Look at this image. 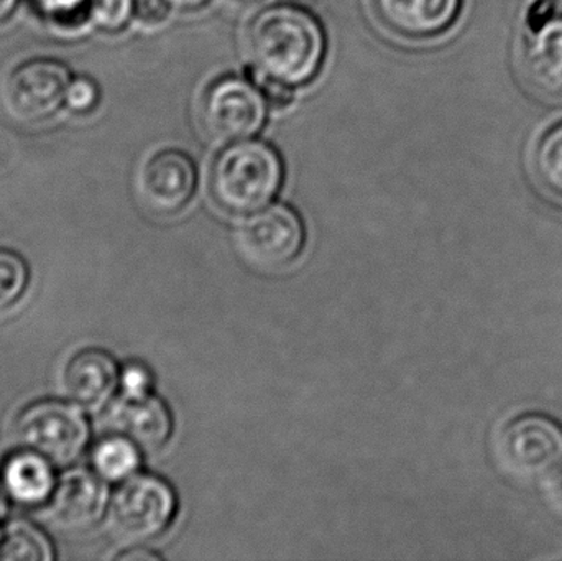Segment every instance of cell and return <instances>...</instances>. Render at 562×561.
<instances>
[{"label": "cell", "mask_w": 562, "mask_h": 561, "mask_svg": "<svg viewBox=\"0 0 562 561\" xmlns=\"http://www.w3.org/2000/svg\"><path fill=\"white\" fill-rule=\"evenodd\" d=\"M380 20L396 35L409 40L435 38L448 32L462 0H373Z\"/></svg>", "instance_id": "13"}, {"label": "cell", "mask_w": 562, "mask_h": 561, "mask_svg": "<svg viewBox=\"0 0 562 561\" xmlns=\"http://www.w3.org/2000/svg\"><path fill=\"white\" fill-rule=\"evenodd\" d=\"M544 497H547L548 506L562 519V464L550 478L544 480Z\"/></svg>", "instance_id": "25"}, {"label": "cell", "mask_w": 562, "mask_h": 561, "mask_svg": "<svg viewBox=\"0 0 562 561\" xmlns=\"http://www.w3.org/2000/svg\"><path fill=\"white\" fill-rule=\"evenodd\" d=\"M198 187V170L190 155L177 148H161L142 164L137 190L142 203L158 216L183 211Z\"/></svg>", "instance_id": "9"}, {"label": "cell", "mask_w": 562, "mask_h": 561, "mask_svg": "<svg viewBox=\"0 0 562 561\" xmlns=\"http://www.w3.org/2000/svg\"><path fill=\"white\" fill-rule=\"evenodd\" d=\"M32 2L48 19L71 25L75 20L81 19L89 12L91 0H32Z\"/></svg>", "instance_id": "21"}, {"label": "cell", "mask_w": 562, "mask_h": 561, "mask_svg": "<svg viewBox=\"0 0 562 561\" xmlns=\"http://www.w3.org/2000/svg\"><path fill=\"white\" fill-rule=\"evenodd\" d=\"M69 69L53 58L19 63L3 82V105L15 121L40 124L61 109L68 94Z\"/></svg>", "instance_id": "8"}, {"label": "cell", "mask_w": 562, "mask_h": 561, "mask_svg": "<svg viewBox=\"0 0 562 561\" xmlns=\"http://www.w3.org/2000/svg\"><path fill=\"white\" fill-rule=\"evenodd\" d=\"M111 496L108 481L94 470L66 468L46 506L56 526L65 530H82L95 526L105 516Z\"/></svg>", "instance_id": "10"}, {"label": "cell", "mask_w": 562, "mask_h": 561, "mask_svg": "<svg viewBox=\"0 0 562 561\" xmlns=\"http://www.w3.org/2000/svg\"><path fill=\"white\" fill-rule=\"evenodd\" d=\"M92 470L108 481L122 483L137 474L142 463V450L122 435L112 434L92 450Z\"/></svg>", "instance_id": "17"}, {"label": "cell", "mask_w": 562, "mask_h": 561, "mask_svg": "<svg viewBox=\"0 0 562 561\" xmlns=\"http://www.w3.org/2000/svg\"><path fill=\"white\" fill-rule=\"evenodd\" d=\"M247 46L257 78L294 89L319 75L327 53L319 20L293 3H276L260 10L250 23Z\"/></svg>", "instance_id": "1"}, {"label": "cell", "mask_w": 562, "mask_h": 561, "mask_svg": "<svg viewBox=\"0 0 562 561\" xmlns=\"http://www.w3.org/2000/svg\"><path fill=\"white\" fill-rule=\"evenodd\" d=\"M269 108L257 82L243 76H223L207 86L201 99V124L217 144H234L262 132Z\"/></svg>", "instance_id": "6"}, {"label": "cell", "mask_w": 562, "mask_h": 561, "mask_svg": "<svg viewBox=\"0 0 562 561\" xmlns=\"http://www.w3.org/2000/svg\"><path fill=\"white\" fill-rule=\"evenodd\" d=\"M119 384L121 369L117 361L102 349L76 352L63 372V385L69 401L91 411L111 404Z\"/></svg>", "instance_id": "12"}, {"label": "cell", "mask_w": 562, "mask_h": 561, "mask_svg": "<svg viewBox=\"0 0 562 561\" xmlns=\"http://www.w3.org/2000/svg\"><path fill=\"white\" fill-rule=\"evenodd\" d=\"M55 468L42 455L22 448V451L7 458L0 480L13 503L29 507L43 506L48 504L58 483Z\"/></svg>", "instance_id": "15"}, {"label": "cell", "mask_w": 562, "mask_h": 561, "mask_svg": "<svg viewBox=\"0 0 562 561\" xmlns=\"http://www.w3.org/2000/svg\"><path fill=\"white\" fill-rule=\"evenodd\" d=\"M10 497L7 494L5 487H3L2 480H0V523L5 519L9 514Z\"/></svg>", "instance_id": "28"}, {"label": "cell", "mask_w": 562, "mask_h": 561, "mask_svg": "<svg viewBox=\"0 0 562 561\" xmlns=\"http://www.w3.org/2000/svg\"><path fill=\"white\" fill-rule=\"evenodd\" d=\"M122 395L124 397L138 399L151 394L154 388V379H151L150 371L145 366L132 362L125 366L121 371Z\"/></svg>", "instance_id": "22"}, {"label": "cell", "mask_w": 562, "mask_h": 561, "mask_svg": "<svg viewBox=\"0 0 562 561\" xmlns=\"http://www.w3.org/2000/svg\"><path fill=\"white\" fill-rule=\"evenodd\" d=\"M233 2L237 3V5L250 7L257 5V3L262 2V0H233Z\"/></svg>", "instance_id": "30"}, {"label": "cell", "mask_w": 562, "mask_h": 561, "mask_svg": "<svg viewBox=\"0 0 562 561\" xmlns=\"http://www.w3.org/2000/svg\"><path fill=\"white\" fill-rule=\"evenodd\" d=\"M15 434L25 450L42 455L56 468H69L88 448L91 425L76 402L43 399L20 412Z\"/></svg>", "instance_id": "3"}, {"label": "cell", "mask_w": 562, "mask_h": 561, "mask_svg": "<svg viewBox=\"0 0 562 561\" xmlns=\"http://www.w3.org/2000/svg\"><path fill=\"white\" fill-rule=\"evenodd\" d=\"M525 81L548 98L562 96V15L535 26L521 48Z\"/></svg>", "instance_id": "14"}, {"label": "cell", "mask_w": 562, "mask_h": 561, "mask_svg": "<svg viewBox=\"0 0 562 561\" xmlns=\"http://www.w3.org/2000/svg\"><path fill=\"white\" fill-rule=\"evenodd\" d=\"M55 559L56 552L52 540L35 524L25 519H13L2 527L0 560L53 561Z\"/></svg>", "instance_id": "16"}, {"label": "cell", "mask_w": 562, "mask_h": 561, "mask_svg": "<svg viewBox=\"0 0 562 561\" xmlns=\"http://www.w3.org/2000/svg\"><path fill=\"white\" fill-rule=\"evenodd\" d=\"M279 152L263 141L227 144L210 170V193L224 213L250 216L273 203L283 184Z\"/></svg>", "instance_id": "2"}, {"label": "cell", "mask_w": 562, "mask_h": 561, "mask_svg": "<svg viewBox=\"0 0 562 561\" xmlns=\"http://www.w3.org/2000/svg\"><path fill=\"white\" fill-rule=\"evenodd\" d=\"M16 0H0V22L7 19L15 9Z\"/></svg>", "instance_id": "29"}, {"label": "cell", "mask_w": 562, "mask_h": 561, "mask_svg": "<svg viewBox=\"0 0 562 561\" xmlns=\"http://www.w3.org/2000/svg\"><path fill=\"white\" fill-rule=\"evenodd\" d=\"M494 453L498 468L512 480L544 481L562 464V425L550 415H520L502 428Z\"/></svg>", "instance_id": "4"}, {"label": "cell", "mask_w": 562, "mask_h": 561, "mask_svg": "<svg viewBox=\"0 0 562 561\" xmlns=\"http://www.w3.org/2000/svg\"><path fill=\"white\" fill-rule=\"evenodd\" d=\"M0 539H2V529H0Z\"/></svg>", "instance_id": "31"}, {"label": "cell", "mask_w": 562, "mask_h": 561, "mask_svg": "<svg viewBox=\"0 0 562 561\" xmlns=\"http://www.w3.org/2000/svg\"><path fill=\"white\" fill-rule=\"evenodd\" d=\"M535 168L541 183L562 197V122L550 128L538 144Z\"/></svg>", "instance_id": "18"}, {"label": "cell", "mask_w": 562, "mask_h": 561, "mask_svg": "<svg viewBox=\"0 0 562 561\" xmlns=\"http://www.w3.org/2000/svg\"><path fill=\"white\" fill-rule=\"evenodd\" d=\"M30 282V270L22 256L0 249V310L15 305Z\"/></svg>", "instance_id": "19"}, {"label": "cell", "mask_w": 562, "mask_h": 561, "mask_svg": "<svg viewBox=\"0 0 562 561\" xmlns=\"http://www.w3.org/2000/svg\"><path fill=\"white\" fill-rule=\"evenodd\" d=\"M99 92L94 82L88 78L71 79L66 104L76 112H88L98 104Z\"/></svg>", "instance_id": "24"}, {"label": "cell", "mask_w": 562, "mask_h": 561, "mask_svg": "<svg viewBox=\"0 0 562 561\" xmlns=\"http://www.w3.org/2000/svg\"><path fill=\"white\" fill-rule=\"evenodd\" d=\"M88 15L99 29L119 32L127 25L132 13V0H91Z\"/></svg>", "instance_id": "20"}, {"label": "cell", "mask_w": 562, "mask_h": 561, "mask_svg": "<svg viewBox=\"0 0 562 561\" xmlns=\"http://www.w3.org/2000/svg\"><path fill=\"white\" fill-rule=\"evenodd\" d=\"M171 5L178 10H184V12H191V10L201 9L206 5L210 0H170Z\"/></svg>", "instance_id": "27"}, {"label": "cell", "mask_w": 562, "mask_h": 561, "mask_svg": "<svg viewBox=\"0 0 562 561\" xmlns=\"http://www.w3.org/2000/svg\"><path fill=\"white\" fill-rule=\"evenodd\" d=\"M108 422L112 434L122 435L147 453L167 447L173 435V415L154 394L138 399L121 395L109 405Z\"/></svg>", "instance_id": "11"}, {"label": "cell", "mask_w": 562, "mask_h": 561, "mask_svg": "<svg viewBox=\"0 0 562 561\" xmlns=\"http://www.w3.org/2000/svg\"><path fill=\"white\" fill-rule=\"evenodd\" d=\"M122 561H138V560H161L160 553L151 552L147 549H132L131 552L122 553L117 557Z\"/></svg>", "instance_id": "26"}, {"label": "cell", "mask_w": 562, "mask_h": 561, "mask_svg": "<svg viewBox=\"0 0 562 561\" xmlns=\"http://www.w3.org/2000/svg\"><path fill=\"white\" fill-rule=\"evenodd\" d=\"M170 0H132V13L144 26H158L170 16Z\"/></svg>", "instance_id": "23"}, {"label": "cell", "mask_w": 562, "mask_h": 561, "mask_svg": "<svg viewBox=\"0 0 562 561\" xmlns=\"http://www.w3.org/2000/svg\"><path fill=\"white\" fill-rule=\"evenodd\" d=\"M306 246V227L288 204H269L250 214L237 233L244 260L263 272H277L296 262Z\"/></svg>", "instance_id": "7"}, {"label": "cell", "mask_w": 562, "mask_h": 561, "mask_svg": "<svg viewBox=\"0 0 562 561\" xmlns=\"http://www.w3.org/2000/svg\"><path fill=\"white\" fill-rule=\"evenodd\" d=\"M178 513L173 487L154 474H134L119 483L109 504L112 532L128 543H145L167 532Z\"/></svg>", "instance_id": "5"}]
</instances>
